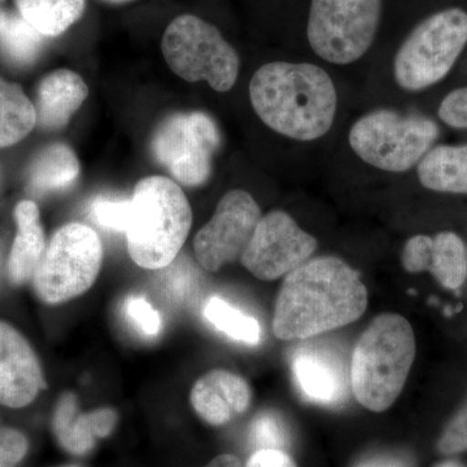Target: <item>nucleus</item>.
Listing matches in <instances>:
<instances>
[{"label": "nucleus", "instance_id": "obj_1", "mask_svg": "<svg viewBox=\"0 0 467 467\" xmlns=\"http://www.w3.org/2000/svg\"><path fill=\"white\" fill-rule=\"evenodd\" d=\"M368 306L358 273L334 256L316 257L285 275L276 297L278 339L306 340L358 321Z\"/></svg>", "mask_w": 467, "mask_h": 467}, {"label": "nucleus", "instance_id": "obj_2", "mask_svg": "<svg viewBox=\"0 0 467 467\" xmlns=\"http://www.w3.org/2000/svg\"><path fill=\"white\" fill-rule=\"evenodd\" d=\"M250 98L254 112L267 128L300 142L324 137L337 115L333 78L315 64H265L252 77Z\"/></svg>", "mask_w": 467, "mask_h": 467}, {"label": "nucleus", "instance_id": "obj_3", "mask_svg": "<svg viewBox=\"0 0 467 467\" xmlns=\"http://www.w3.org/2000/svg\"><path fill=\"white\" fill-rule=\"evenodd\" d=\"M416 337L408 319L378 316L361 334L350 361V389L371 411L387 410L404 389L416 358Z\"/></svg>", "mask_w": 467, "mask_h": 467}, {"label": "nucleus", "instance_id": "obj_4", "mask_svg": "<svg viewBox=\"0 0 467 467\" xmlns=\"http://www.w3.org/2000/svg\"><path fill=\"white\" fill-rule=\"evenodd\" d=\"M192 225V205L171 178H143L130 198L125 234L131 260L143 269L171 265Z\"/></svg>", "mask_w": 467, "mask_h": 467}, {"label": "nucleus", "instance_id": "obj_5", "mask_svg": "<svg viewBox=\"0 0 467 467\" xmlns=\"http://www.w3.org/2000/svg\"><path fill=\"white\" fill-rule=\"evenodd\" d=\"M467 45V12L442 9L420 21L393 58L396 84L407 91L431 88L448 76Z\"/></svg>", "mask_w": 467, "mask_h": 467}, {"label": "nucleus", "instance_id": "obj_6", "mask_svg": "<svg viewBox=\"0 0 467 467\" xmlns=\"http://www.w3.org/2000/svg\"><path fill=\"white\" fill-rule=\"evenodd\" d=\"M169 67L187 82L204 81L213 90H232L238 79L241 58L216 26L193 15L169 24L161 41Z\"/></svg>", "mask_w": 467, "mask_h": 467}, {"label": "nucleus", "instance_id": "obj_7", "mask_svg": "<svg viewBox=\"0 0 467 467\" xmlns=\"http://www.w3.org/2000/svg\"><path fill=\"white\" fill-rule=\"evenodd\" d=\"M439 131L436 122L427 117L380 109L358 119L348 140L362 161L379 171L404 173L425 158Z\"/></svg>", "mask_w": 467, "mask_h": 467}, {"label": "nucleus", "instance_id": "obj_8", "mask_svg": "<svg viewBox=\"0 0 467 467\" xmlns=\"http://www.w3.org/2000/svg\"><path fill=\"white\" fill-rule=\"evenodd\" d=\"M103 263V244L91 227L67 223L52 235L33 276L43 303L57 306L85 294L97 281Z\"/></svg>", "mask_w": 467, "mask_h": 467}, {"label": "nucleus", "instance_id": "obj_9", "mask_svg": "<svg viewBox=\"0 0 467 467\" xmlns=\"http://www.w3.org/2000/svg\"><path fill=\"white\" fill-rule=\"evenodd\" d=\"M382 8V0H312L306 27L310 47L327 63H355L373 45Z\"/></svg>", "mask_w": 467, "mask_h": 467}, {"label": "nucleus", "instance_id": "obj_10", "mask_svg": "<svg viewBox=\"0 0 467 467\" xmlns=\"http://www.w3.org/2000/svg\"><path fill=\"white\" fill-rule=\"evenodd\" d=\"M220 146L216 122L204 112L168 116L153 133V158L178 182L202 186L212 171V159Z\"/></svg>", "mask_w": 467, "mask_h": 467}, {"label": "nucleus", "instance_id": "obj_11", "mask_svg": "<svg viewBox=\"0 0 467 467\" xmlns=\"http://www.w3.org/2000/svg\"><path fill=\"white\" fill-rule=\"evenodd\" d=\"M317 245V239L304 232L290 214L273 211L261 217L241 261L256 278L275 281L303 265Z\"/></svg>", "mask_w": 467, "mask_h": 467}, {"label": "nucleus", "instance_id": "obj_12", "mask_svg": "<svg viewBox=\"0 0 467 467\" xmlns=\"http://www.w3.org/2000/svg\"><path fill=\"white\" fill-rule=\"evenodd\" d=\"M261 217L259 204L251 193L243 190L225 193L211 221L193 239L199 265L213 273L241 259Z\"/></svg>", "mask_w": 467, "mask_h": 467}, {"label": "nucleus", "instance_id": "obj_13", "mask_svg": "<svg viewBox=\"0 0 467 467\" xmlns=\"http://www.w3.org/2000/svg\"><path fill=\"white\" fill-rule=\"evenodd\" d=\"M291 370L300 392L315 404H342L350 389L348 365L331 344L306 342L294 349Z\"/></svg>", "mask_w": 467, "mask_h": 467}, {"label": "nucleus", "instance_id": "obj_14", "mask_svg": "<svg viewBox=\"0 0 467 467\" xmlns=\"http://www.w3.org/2000/svg\"><path fill=\"white\" fill-rule=\"evenodd\" d=\"M46 389L41 362L24 335L0 321V404L24 408Z\"/></svg>", "mask_w": 467, "mask_h": 467}, {"label": "nucleus", "instance_id": "obj_15", "mask_svg": "<svg viewBox=\"0 0 467 467\" xmlns=\"http://www.w3.org/2000/svg\"><path fill=\"white\" fill-rule=\"evenodd\" d=\"M250 384L232 371H209L193 384L190 401L193 410L212 426H223L250 407Z\"/></svg>", "mask_w": 467, "mask_h": 467}, {"label": "nucleus", "instance_id": "obj_16", "mask_svg": "<svg viewBox=\"0 0 467 467\" xmlns=\"http://www.w3.org/2000/svg\"><path fill=\"white\" fill-rule=\"evenodd\" d=\"M116 422L113 409L79 413L76 396L67 393L58 401L52 429L64 450L73 454H85L92 450L97 439L106 438L113 431Z\"/></svg>", "mask_w": 467, "mask_h": 467}, {"label": "nucleus", "instance_id": "obj_17", "mask_svg": "<svg viewBox=\"0 0 467 467\" xmlns=\"http://www.w3.org/2000/svg\"><path fill=\"white\" fill-rule=\"evenodd\" d=\"M88 97V88L81 76L69 69L55 70L36 88V124L45 130L63 129Z\"/></svg>", "mask_w": 467, "mask_h": 467}, {"label": "nucleus", "instance_id": "obj_18", "mask_svg": "<svg viewBox=\"0 0 467 467\" xmlns=\"http://www.w3.org/2000/svg\"><path fill=\"white\" fill-rule=\"evenodd\" d=\"M15 220L17 233L9 254L8 276L12 284L23 285L33 279L47 245L36 202H18Z\"/></svg>", "mask_w": 467, "mask_h": 467}, {"label": "nucleus", "instance_id": "obj_19", "mask_svg": "<svg viewBox=\"0 0 467 467\" xmlns=\"http://www.w3.org/2000/svg\"><path fill=\"white\" fill-rule=\"evenodd\" d=\"M417 167L418 180L425 189L467 195V144L435 147Z\"/></svg>", "mask_w": 467, "mask_h": 467}, {"label": "nucleus", "instance_id": "obj_20", "mask_svg": "<svg viewBox=\"0 0 467 467\" xmlns=\"http://www.w3.org/2000/svg\"><path fill=\"white\" fill-rule=\"evenodd\" d=\"M79 174L75 150L64 143L43 149L29 168L30 190L36 193L60 192L72 186Z\"/></svg>", "mask_w": 467, "mask_h": 467}, {"label": "nucleus", "instance_id": "obj_21", "mask_svg": "<svg viewBox=\"0 0 467 467\" xmlns=\"http://www.w3.org/2000/svg\"><path fill=\"white\" fill-rule=\"evenodd\" d=\"M18 15L46 38L66 33L84 15L86 0H15Z\"/></svg>", "mask_w": 467, "mask_h": 467}, {"label": "nucleus", "instance_id": "obj_22", "mask_svg": "<svg viewBox=\"0 0 467 467\" xmlns=\"http://www.w3.org/2000/svg\"><path fill=\"white\" fill-rule=\"evenodd\" d=\"M36 125V107L23 88L0 78V149L20 142Z\"/></svg>", "mask_w": 467, "mask_h": 467}, {"label": "nucleus", "instance_id": "obj_23", "mask_svg": "<svg viewBox=\"0 0 467 467\" xmlns=\"http://www.w3.org/2000/svg\"><path fill=\"white\" fill-rule=\"evenodd\" d=\"M429 272L448 290H459L467 278V250L456 233L441 232L434 236Z\"/></svg>", "mask_w": 467, "mask_h": 467}, {"label": "nucleus", "instance_id": "obj_24", "mask_svg": "<svg viewBox=\"0 0 467 467\" xmlns=\"http://www.w3.org/2000/svg\"><path fill=\"white\" fill-rule=\"evenodd\" d=\"M45 38L20 15L7 12L0 26V54L16 66H29L38 57Z\"/></svg>", "mask_w": 467, "mask_h": 467}, {"label": "nucleus", "instance_id": "obj_25", "mask_svg": "<svg viewBox=\"0 0 467 467\" xmlns=\"http://www.w3.org/2000/svg\"><path fill=\"white\" fill-rule=\"evenodd\" d=\"M204 317L216 330L235 342L256 346L261 340V327L257 319L234 308L232 304L213 296L204 306Z\"/></svg>", "mask_w": 467, "mask_h": 467}, {"label": "nucleus", "instance_id": "obj_26", "mask_svg": "<svg viewBox=\"0 0 467 467\" xmlns=\"http://www.w3.org/2000/svg\"><path fill=\"white\" fill-rule=\"evenodd\" d=\"M250 441L257 451H285L288 444V434L284 420L273 411L259 414L252 420Z\"/></svg>", "mask_w": 467, "mask_h": 467}, {"label": "nucleus", "instance_id": "obj_27", "mask_svg": "<svg viewBox=\"0 0 467 467\" xmlns=\"http://www.w3.org/2000/svg\"><path fill=\"white\" fill-rule=\"evenodd\" d=\"M122 313L131 327L143 337H155L161 331L162 322L158 310L153 308L143 296H138V295L129 296L122 306Z\"/></svg>", "mask_w": 467, "mask_h": 467}, {"label": "nucleus", "instance_id": "obj_28", "mask_svg": "<svg viewBox=\"0 0 467 467\" xmlns=\"http://www.w3.org/2000/svg\"><path fill=\"white\" fill-rule=\"evenodd\" d=\"M130 213V199L97 198L90 214L98 225L116 233H125Z\"/></svg>", "mask_w": 467, "mask_h": 467}, {"label": "nucleus", "instance_id": "obj_29", "mask_svg": "<svg viewBox=\"0 0 467 467\" xmlns=\"http://www.w3.org/2000/svg\"><path fill=\"white\" fill-rule=\"evenodd\" d=\"M438 450L444 456L467 451V401L445 426L438 441Z\"/></svg>", "mask_w": 467, "mask_h": 467}, {"label": "nucleus", "instance_id": "obj_30", "mask_svg": "<svg viewBox=\"0 0 467 467\" xmlns=\"http://www.w3.org/2000/svg\"><path fill=\"white\" fill-rule=\"evenodd\" d=\"M432 245L434 239L429 235L411 236L405 243L402 251L401 263L404 269L409 273L429 272L431 264Z\"/></svg>", "mask_w": 467, "mask_h": 467}, {"label": "nucleus", "instance_id": "obj_31", "mask_svg": "<svg viewBox=\"0 0 467 467\" xmlns=\"http://www.w3.org/2000/svg\"><path fill=\"white\" fill-rule=\"evenodd\" d=\"M168 272L162 275V285L167 291L169 297L175 301L189 299L195 292L196 275L190 266H184L183 264L171 267L167 266Z\"/></svg>", "mask_w": 467, "mask_h": 467}, {"label": "nucleus", "instance_id": "obj_32", "mask_svg": "<svg viewBox=\"0 0 467 467\" xmlns=\"http://www.w3.org/2000/svg\"><path fill=\"white\" fill-rule=\"evenodd\" d=\"M29 441L23 432L15 429H0V467H16L26 459Z\"/></svg>", "mask_w": 467, "mask_h": 467}, {"label": "nucleus", "instance_id": "obj_33", "mask_svg": "<svg viewBox=\"0 0 467 467\" xmlns=\"http://www.w3.org/2000/svg\"><path fill=\"white\" fill-rule=\"evenodd\" d=\"M439 117L451 128L467 129V86L450 92L442 99Z\"/></svg>", "mask_w": 467, "mask_h": 467}, {"label": "nucleus", "instance_id": "obj_34", "mask_svg": "<svg viewBox=\"0 0 467 467\" xmlns=\"http://www.w3.org/2000/svg\"><path fill=\"white\" fill-rule=\"evenodd\" d=\"M245 467H296L285 451L261 450L254 451Z\"/></svg>", "mask_w": 467, "mask_h": 467}, {"label": "nucleus", "instance_id": "obj_35", "mask_svg": "<svg viewBox=\"0 0 467 467\" xmlns=\"http://www.w3.org/2000/svg\"><path fill=\"white\" fill-rule=\"evenodd\" d=\"M204 467H243L241 461L233 454H221Z\"/></svg>", "mask_w": 467, "mask_h": 467}, {"label": "nucleus", "instance_id": "obj_36", "mask_svg": "<svg viewBox=\"0 0 467 467\" xmlns=\"http://www.w3.org/2000/svg\"><path fill=\"white\" fill-rule=\"evenodd\" d=\"M358 467H404L400 462L395 460L389 459H374L368 460L365 462H362L361 465Z\"/></svg>", "mask_w": 467, "mask_h": 467}, {"label": "nucleus", "instance_id": "obj_37", "mask_svg": "<svg viewBox=\"0 0 467 467\" xmlns=\"http://www.w3.org/2000/svg\"><path fill=\"white\" fill-rule=\"evenodd\" d=\"M435 467H467L463 465V463L457 462V461L450 460V461H444V462L439 463V465H436Z\"/></svg>", "mask_w": 467, "mask_h": 467}, {"label": "nucleus", "instance_id": "obj_38", "mask_svg": "<svg viewBox=\"0 0 467 467\" xmlns=\"http://www.w3.org/2000/svg\"><path fill=\"white\" fill-rule=\"evenodd\" d=\"M103 2L109 3V5H126V3L134 2V0H103Z\"/></svg>", "mask_w": 467, "mask_h": 467}, {"label": "nucleus", "instance_id": "obj_39", "mask_svg": "<svg viewBox=\"0 0 467 467\" xmlns=\"http://www.w3.org/2000/svg\"><path fill=\"white\" fill-rule=\"evenodd\" d=\"M5 16H7V11H5V8L2 7V3H0V26H2Z\"/></svg>", "mask_w": 467, "mask_h": 467}, {"label": "nucleus", "instance_id": "obj_40", "mask_svg": "<svg viewBox=\"0 0 467 467\" xmlns=\"http://www.w3.org/2000/svg\"><path fill=\"white\" fill-rule=\"evenodd\" d=\"M0 263H2V252H0Z\"/></svg>", "mask_w": 467, "mask_h": 467}, {"label": "nucleus", "instance_id": "obj_41", "mask_svg": "<svg viewBox=\"0 0 467 467\" xmlns=\"http://www.w3.org/2000/svg\"><path fill=\"white\" fill-rule=\"evenodd\" d=\"M72 467H75V466H72Z\"/></svg>", "mask_w": 467, "mask_h": 467}]
</instances>
